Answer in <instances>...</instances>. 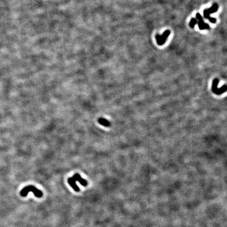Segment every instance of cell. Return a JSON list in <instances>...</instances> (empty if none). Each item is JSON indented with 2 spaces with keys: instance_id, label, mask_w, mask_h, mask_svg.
<instances>
[{
  "instance_id": "6da1fadb",
  "label": "cell",
  "mask_w": 227,
  "mask_h": 227,
  "mask_svg": "<svg viewBox=\"0 0 227 227\" xmlns=\"http://www.w3.org/2000/svg\"><path fill=\"white\" fill-rule=\"evenodd\" d=\"M32 192L35 196L38 198H40L43 196V192L38 188L33 186H28L23 188L20 192V195L22 197H26L28 192Z\"/></svg>"
},
{
  "instance_id": "7a4b0ae2",
  "label": "cell",
  "mask_w": 227,
  "mask_h": 227,
  "mask_svg": "<svg viewBox=\"0 0 227 227\" xmlns=\"http://www.w3.org/2000/svg\"><path fill=\"white\" fill-rule=\"evenodd\" d=\"M218 8H219V6L217 4V3H214L211 8H209L208 9H205L204 11V18L208 19L211 23H216V21H217L216 18L210 17V14L216 12L218 10Z\"/></svg>"
},
{
  "instance_id": "3957f363",
  "label": "cell",
  "mask_w": 227,
  "mask_h": 227,
  "mask_svg": "<svg viewBox=\"0 0 227 227\" xmlns=\"http://www.w3.org/2000/svg\"><path fill=\"white\" fill-rule=\"evenodd\" d=\"M170 31L169 30H166L164 32L162 35H156V38L157 43L158 44V45H162L164 44L166 42L167 38L170 35Z\"/></svg>"
},
{
  "instance_id": "277c9868",
  "label": "cell",
  "mask_w": 227,
  "mask_h": 227,
  "mask_svg": "<svg viewBox=\"0 0 227 227\" xmlns=\"http://www.w3.org/2000/svg\"><path fill=\"white\" fill-rule=\"evenodd\" d=\"M196 18L199 20L198 22H197V24L199 26L200 30H209V25L208 24H206L204 22V21L202 19L201 15L199 13H197L196 14Z\"/></svg>"
},
{
  "instance_id": "5b68a950",
  "label": "cell",
  "mask_w": 227,
  "mask_h": 227,
  "mask_svg": "<svg viewBox=\"0 0 227 227\" xmlns=\"http://www.w3.org/2000/svg\"><path fill=\"white\" fill-rule=\"evenodd\" d=\"M218 82H219L218 79L216 78L213 82V85H212V91L214 92V93L218 94V95L223 93V92H225L227 90V86L226 85L223 86L219 89H218L217 86Z\"/></svg>"
},
{
  "instance_id": "8992f818",
  "label": "cell",
  "mask_w": 227,
  "mask_h": 227,
  "mask_svg": "<svg viewBox=\"0 0 227 227\" xmlns=\"http://www.w3.org/2000/svg\"><path fill=\"white\" fill-rule=\"evenodd\" d=\"M75 179L73 177H71V178H69L68 179V184H70V185L71 186V187L73 188V189L76 192H79L80 189L79 188V187L77 186V184H76Z\"/></svg>"
},
{
  "instance_id": "52a82bcc",
  "label": "cell",
  "mask_w": 227,
  "mask_h": 227,
  "mask_svg": "<svg viewBox=\"0 0 227 227\" xmlns=\"http://www.w3.org/2000/svg\"><path fill=\"white\" fill-rule=\"evenodd\" d=\"M73 177L75 179L76 182L77 181V182H79L82 186L86 187V186L87 185V182L86 180L82 178V177L78 174H76Z\"/></svg>"
},
{
  "instance_id": "ba28073f",
  "label": "cell",
  "mask_w": 227,
  "mask_h": 227,
  "mask_svg": "<svg viewBox=\"0 0 227 227\" xmlns=\"http://www.w3.org/2000/svg\"><path fill=\"white\" fill-rule=\"evenodd\" d=\"M99 124L105 127H109L111 126V123L109 121L103 118H100L99 119Z\"/></svg>"
},
{
  "instance_id": "9c48e42d",
  "label": "cell",
  "mask_w": 227,
  "mask_h": 227,
  "mask_svg": "<svg viewBox=\"0 0 227 227\" xmlns=\"http://www.w3.org/2000/svg\"><path fill=\"white\" fill-rule=\"evenodd\" d=\"M197 22H198V21H197L196 18H192V20H191V21H190V23H189V26H190V28H194L195 25H196V24H197Z\"/></svg>"
}]
</instances>
